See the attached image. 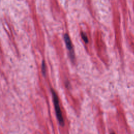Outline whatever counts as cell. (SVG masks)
I'll return each mask as SVG.
<instances>
[{"instance_id": "cell-3", "label": "cell", "mask_w": 134, "mask_h": 134, "mask_svg": "<svg viewBox=\"0 0 134 134\" xmlns=\"http://www.w3.org/2000/svg\"><path fill=\"white\" fill-rule=\"evenodd\" d=\"M81 37L85 43H87L88 42V40L87 36L84 33H83V32L81 33Z\"/></svg>"}, {"instance_id": "cell-1", "label": "cell", "mask_w": 134, "mask_h": 134, "mask_svg": "<svg viewBox=\"0 0 134 134\" xmlns=\"http://www.w3.org/2000/svg\"><path fill=\"white\" fill-rule=\"evenodd\" d=\"M51 92L52 95L53 104H54V109H55L57 118L58 119V120L60 125H61L62 126H63L64 125V121L63 117L62 116L61 110V108L60 107L59 101V98H58V95L53 89L51 88Z\"/></svg>"}, {"instance_id": "cell-2", "label": "cell", "mask_w": 134, "mask_h": 134, "mask_svg": "<svg viewBox=\"0 0 134 134\" xmlns=\"http://www.w3.org/2000/svg\"><path fill=\"white\" fill-rule=\"evenodd\" d=\"M64 41L66 46L67 49H68V50L70 52V57L72 59V60H74V51H73V46H72V44L71 42V41L70 40V38L69 36V35L68 34H65L64 35Z\"/></svg>"}, {"instance_id": "cell-4", "label": "cell", "mask_w": 134, "mask_h": 134, "mask_svg": "<svg viewBox=\"0 0 134 134\" xmlns=\"http://www.w3.org/2000/svg\"><path fill=\"white\" fill-rule=\"evenodd\" d=\"M42 72L43 74L44 75H45V74H46V65H45V63H44V61H42Z\"/></svg>"}, {"instance_id": "cell-5", "label": "cell", "mask_w": 134, "mask_h": 134, "mask_svg": "<svg viewBox=\"0 0 134 134\" xmlns=\"http://www.w3.org/2000/svg\"><path fill=\"white\" fill-rule=\"evenodd\" d=\"M110 134H115V133H114V132H112V133H110Z\"/></svg>"}]
</instances>
